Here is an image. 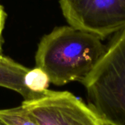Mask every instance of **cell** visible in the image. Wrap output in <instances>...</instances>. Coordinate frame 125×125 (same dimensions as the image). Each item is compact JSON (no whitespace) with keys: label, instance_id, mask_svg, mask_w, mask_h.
<instances>
[{"label":"cell","instance_id":"cell-1","mask_svg":"<svg viewBox=\"0 0 125 125\" xmlns=\"http://www.w3.org/2000/svg\"><path fill=\"white\" fill-rule=\"evenodd\" d=\"M103 40L70 25L55 27L38 44L36 67L44 70L56 86L81 83L105 54L107 45Z\"/></svg>","mask_w":125,"mask_h":125},{"label":"cell","instance_id":"cell-2","mask_svg":"<svg viewBox=\"0 0 125 125\" xmlns=\"http://www.w3.org/2000/svg\"><path fill=\"white\" fill-rule=\"evenodd\" d=\"M89 106L105 125H125V29L112 37L105 54L81 82Z\"/></svg>","mask_w":125,"mask_h":125},{"label":"cell","instance_id":"cell-3","mask_svg":"<svg viewBox=\"0 0 125 125\" xmlns=\"http://www.w3.org/2000/svg\"><path fill=\"white\" fill-rule=\"evenodd\" d=\"M68 24L105 40L125 29V0H59Z\"/></svg>","mask_w":125,"mask_h":125},{"label":"cell","instance_id":"cell-4","mask_svg":"<svg viewBox=\"0 0 125 125\" xmlns=\"http://www.w3.org/2000/svg\"><path fill=\"white\" fill-rule=\"evenodd\" d=\"M21 105L39 125H105L89 105L68 92L48 89Z\"/></svg>","mask_w":125,"mask_h":125},{"label":"cell","instance_id":"cell-5","mask_svg":"<svg viewBox=\"0 0 125 125\" xmlns=\"http://www.w3.org/2000/svg\"><path fill=\"white\" fill-rule=\"evenodd\" d=\"M29 70V68L4 56L0 60V86L18 93L24 98V100L40 97L43 92H33L25 86L24 76Z\"/></svg>","mask_w":125,"mask_h":125},{"label":"cell","instance_id":"cell-6","mask_svg":"<svg viewBox=\"0 0 125 125\" xmlns=\"http://www.w3.org/2000/svg\"><path fill=\"white\" fill-rule=\"evenodd\" d=\"M0 121L4 125H39L21 105L12 108L0 110Z\"/></svg>","mask_w":125,"mask_h":125},{"label":"cell","instance_id":"cell-7","mask_svg":"<svg viewBox=\"0 0 125 125\" xmlns=\"http://www.w3.org/2000/svg\"><path fill=\"white\" fill-rule=\"evenodd\" d=\"M50 78L41 68L36 67L26 73L24 76V83L28 89L35 93H42L48 90Z\"/></svg>","mask_w":125,"mask_h":125},{"label":"cell","instance_id":"cell-8","mask_svg":"<svg viewBox=\"0 0 125 125\" xmlns=\"http://www.w3.org/2000/svg\"><path fill=\"white\" fill-rule=\"evenodd\" d=\"M7 14L3 7L0 4V53H1V39H2V32L4 28L5 21H6Z\"/></svg>","mask_w":125,"mask_h":125},{"label":"cell","instance_id":"cell-9","mask_svg":"<svg viewBox=\"0 0 125 125\" xmlns=\"http://www.w3.org/2000/svg\"><path fill=\"white\" fill-rule=\"evenodd\" d=\"M4 58V56H3L1 53H0V60H1V59H3Z\"/></svg>","mask_w":125,"mask_h":125},{"label":"cell","instance_id":"cell-10","mask_svg":"<svg viewBox=\"0 0 125 125\" xmlns=\"http://www.w3.org/2000/svg\"><path fill=\"white\" fill-rule=\"evenodd\" d=\"M0 125H4V124H3V123H2V122L0 121Z\"/></svg>","mask_w":125,"mask_h":125}]
</instances>
